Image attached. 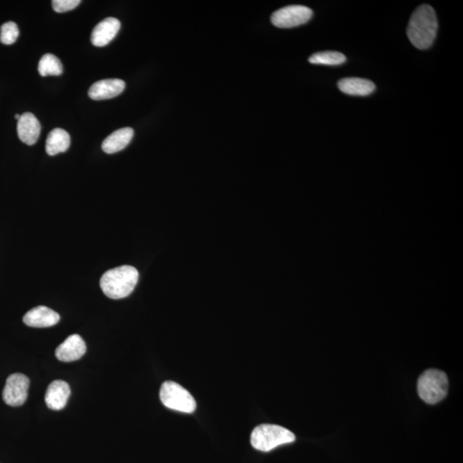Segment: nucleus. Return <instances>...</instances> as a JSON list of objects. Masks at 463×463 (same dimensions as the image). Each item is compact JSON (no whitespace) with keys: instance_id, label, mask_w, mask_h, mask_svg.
<instances>
[{"instance_id":"nucleus-1","label":"nucleus","mask_w":463,"mask_h":463,"mask_svg":"<svg viewBox=\"0 0 463 463\" xmlns=\"http://www.w3.org/2000/svg\"><path fill=\"white\" fill-rule=\"evenodd\" d=\"M438 28L435 10L429 5H422L411 16L407 35L414 47L425 50L434 42Z\"/></svg>"},{"instance_id":"nucleus-2","label":"nucleus","mask_w":463,"mask_h":463,"mask_svg":"<svg viewBox=\"0 0 463 463\" xmlns=\"http://www.w3.org/2000/svg\"><path fill=\"white\" fill-rule=\"evenodd\" d=\"M139 274L134 267L124 265L107 270L100 285L107 297L113 299L127 298L135 290Z\"/></svg>"},{"instance_id":"nucleus-3","label":"nucleus","mask_w":463,"mask_h":463,"mask_svg":"<svg viewBox=\"0 0 463 463\" xmlns=\"http://www.w3.org/2000/svg\"><path fill=\"white\" fill-rule=\"evenodd\" d=\"M295 435L290 430L277 425L262 424L255 427L251 435L254 449L269 452L283 444L295 442Z\"/></svg>"},{"instance_id":"nucleus-4","label":"nucleus","mask_w":463,"mask_h":463,"mask_svg":"<svg viewBox=\"0 0 463 463\" xmlns=\"http://www.w3.org/2000/svg\"><path fill=\"white\" fill-rule=\"evenodd\" d=\"M448 389L449 380L442 370L429 369L418 377V394L428 405H436L442 401L447 395Z\"/></svg>"},{"instance_id":"nucleus-5","label":"nucleus","mask_w":463,"mask_h":463,"mask_svg":"<svg viewBox=\"0 0 463 463\" xmlns=\"http://www.w3.org/2000/svg\"><path fill=\"white\" fill-rule=\"evenodd\" d=\"M162 405L170 409L191 414L197 407L194 396L179 384L173 381L163 383L160 391Z\"/></svg>"},{"instance_id":"nucleus-6","label":"nucleus","mask_w":463,"mask_h":463,"mask_svg":"<svg viewBox=\"0 0 463 463\" xmlns=\"http://www.w3.org/2000/svg\"><path fill=\"white\" fill-rule=\"evenodd\" d=\"M313 10L303 6H290L274 13L272 23L277 28L288 29L307 23L313 17Z\"/></svg>"},{"instance_id":"nucleus-7","label":"nucleus","mask_w":463,"mask_h":463,"mask_svg":"<svg viewBox=\"0 0 463 463\" xmlns=\"http://www.w3.org/2000/svg\"><path fill=\"white\" fill-rule=\"evenodd\" d=\"M29 377L21 373H15L6 379L3 391V400L7 405L19 407L24 405L28 398Z\"/></svg>"},{"instance_id":"nucleus-8","label":"nucleus","mask_w":463,"mask_h":463,"mask_svg":"<svg viewBox=\"0 0 463 463\" xmlns=\"http://www.w3.org/2000/svg\"><path fill=\"white\" fill-rule=\"evenodd\" d=\"M86 350L84 339L79 335H72L57 347L55 355L58 361L72 362L83 357Z\"/></svg>"},{"instance_id":"nucleus-9","label":"nucleus","mask_w":463,"mask_h":463,"mask_svg":"<svg viewBox=\"0 0 463 463\" xmlns=\"http://www.w3.org/2000/svg\"><path fill=\"white\" fill-rule=\"evenodd\" d=\"M125 83L121 79H103L96 81L88 91V96L95 101L116 97L125 91Z\"/></svg>"},{"instance_id":"nucleus-10","label":"nucleus","mask_w":463,"mask_h":463,"mask_svg":"<svg viewBox=\"0 0 463 463\" xmlns=\"http://www.w3.org/2000/svg\"><path fill=\"white\" fill-rule=\"evenodd\" d=\"M61 320L58 313L47 306H36L24 315V323L33 328H48L57 324Z\"/></svg>"},{"instance_id":"nucleus-11","label":"nucleus","mask_w":463,"mask_h":463,"mask_svg":"<svg viewBox=\"0 0 463 463\" xmlns=\"http://www.w3.org/2000/svg\"><path fill=\"white\" fill-rule=\"evenodd\" d=\"M120 22L114 17H107L93 29L91 42L95 47H105L112 42L120 31Z\"/></svg>"},{"instance_id":"nucleus-12","label":"nucleus","mask_w":463,"mask_h":463,"mask_svg":"<svg viewBox=\"0 0 463 463\" xmlns=\"http://www.w3.org/2000/svg\"><path fill=\"white\" fill-rule=\"evenodd\" d=\"M17 134L22 142L33 146L40 134V124L34 114L25 113L17 120Z\"/></svg>"},{"instance_id":"nucleus-13","label":"nucleus","mask_w":463,"mask_h":463,"mask_svg":"<svg viewBox=\"0 0 463 463\" xmlns=\"http://www.w3.org/2000/svg\"><path fill=\"white\" fill-rule=\"evenodd\" d=\"M70 395L69 384L63 380H55L48 386L45 402L52 410L58 411L64 409Z\"/></svg>"},{"instance_id":"nucleus-14","label":"nucleus","mask_w":463,"mask_h":463,"mask_svg":"<svg viewBox=\"0 0 463 463\" xmlns=\"http://www.w3.org/2000/svg\"><path fill=\"white\" fill-rule=\"evenodd\" d=\"M133 136L134 131L132 128L117 130L103 141L102 150L107 154H114L123 150L131 143Z\"/></svg>"},{"instance_id":"nucleus-15","label":"nucleus","mask_w":463,"mask_h":463,"mask_svg":"<svg viewBox=\"0 0 463 463\" xmlns=\"http://www.w3.org/2000/svg\"><path fill=\"white\" fill-rule=\"evenodd\" d=\"M338 88L344 94L356 96H366L375 91L376 86L372 81L359 79V77H347L338 81Z\"/></svg>"},{"instance_id":"nucleus-16","label":"nucleus","mask_w":463,"mask_h":463,"mask_svg":"<svg viewBox=\"0 0 463 463\" xmlns=\"http://www.w3.org/2000/svg\"><path fill=\"white\" fill-rule=\"evenodd\" d=\"M70 146V136L68 132L61 128L53 130L47 136L46 151L47 155H56L68 151Z\"/></svg>"},{"instance_id":"nucleus-17","label":"nucleus","mask_w":463,"mask_h":463,"mask_svg":"<svg viewBox=\"0 0 463 463\" xmlns=\"http://www.w3.org/2000/svg\"><path fill=\"white\" fill-rule=\"evenodd\" d=\"M38 72L42 77L59 76L63 72V65L55 55L47 54L40 58Z\"/></svg>"},{"instance_id":"nucleus-18","label":"nucleus","mask_w":463,"mask_h":463,"mask_svg":"<svg viewBox=\"0 0 463 463\" xmlns=\"http://www.w3.org/2000/svg\"><path fill=\"white\" fill-rule=\"evenodd\" d=\"M346 56L339 52L326 51L314 54L309 58L313 65H340L346 62Z\"/></svg>"},{"instance_id":"nucleus-19","label":"nucleus","mask_w":463,"mask_h":463,"mask_svg":"<svg viewBox=\"0 0 463 463\" xmlns=\"http://www.w3.org/2000/svg\"><path fill=\"white\" fill-rule=\"evenodd\" d=\"M19 36V29L13 22L3 24L0 28V42L5 45H12Z\"/></svg>"},{"instance_id":"nucleus-20","label":"nucleus","mask_w":463,"mask_h":463,"mask_svg":"<svg viewBox=\"0 0 463 463\" xmlns=\"http://www.w3.org/2000/svg\"><path fill=\"white\" fill-rule=\"evenodd\" d=\"M81 3L80 0H54L52 2L53 8L58 13H64L77 8Z\"/></svg>"},{"instance_id":"nucleus-21","label":"nucleus","mask_w":463,"mask_h":463,"mask_svg":"<svg viewBox=\"0 0 463 463\" xmlns=\"http://www.w3.org/2000/svg\"><path fill=\"white\" fill-rule=\"evenodd\" d=\"M20 117L21 116H19V114H16V116H15V118H16L17 120H19Z\"/></svg>"}]
</instances>
